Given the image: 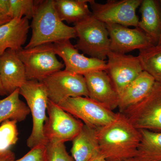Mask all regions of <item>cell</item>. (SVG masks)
I'll return each instance as SVG.
<instances>
[{"label": "cell", "mask_w": 161, "mask_h": 161, "mask_svg": "<svg viewBox=\"0 0 161 161\" xmlns=\"http://www.w3.org/2000/svg\"><path fill=\"white\" fill-rule=\"evenodd\" d=\"M99 152L108 161H126L135 158L140 142V131L120 113L115 120L97 129Z\"/></svg>", "instance_id": "1"}, {"label": "cell", "mask_w": 161, "mask_h": 161, "mask_svg": "<svg viewBox=\"0 0 161 161\" xmlns=\"http://www.w3.org/2000/svg\"><path fill=\"white\" fill-rule=\"evenodd\" d=\"M35 12L30 27L32 35L26 49L77 38L75 27L61 21L55 7L54 0L35 1Z\"/></svg>", "instance_id": "2"}, {"label": "cell", "mask_w": 161, "mask_h": 161, "mask_svg": "<svg viewBox=\"0 0 161 161\" xmlns=\"http://www.w3.org/2000/svg\"><path fill=\"white\" fill-rule=\"evenodd\" d=\"M19 94L26 100L32 117V129L26 142L27 147L31 149L39 145H46L43 128L47 118L49 99L44 84L37 80H27L20 88Z\"/></svg>", "instance_id": "3"}, {"label": "cell", "mask_w": 161, "mask_h": 161, "mask_svg": "<svg viewBox=\"0 0 161 161\" xmlns=\"http://www.w3.org/2000/svg\"><path fill=\"white\" fill-rule=\"evenodd\" d=\"M77 37L75 47L90 58L104 60L110 52L106 25L93 16L74 25Z\"/></svg>", "instance_id": "4"}, {"label": "cell", "mask_w": 161, "mask_h": 161, "mask_svg": "<svg viewBox=\"0 0 161 161\" xmlns=\"http://www.w3.org/2000/svg\"><path fill=\"white\" fill-rule=\"evenodd\" d=\"M26 71L27 80L43 81L49 75L61 70L64 64L58 60L53 43H46L16 51Z\"/></svg>", "instance_id": "5"}, {"label": "cell", "mask_w": 161, "mask_h": 161, "mask_svg": "<svg viewBox=\"0 0 161 161\" xmlns=\"http://www.w3.org/2000/svg\"><path fill=\"white\" fill-rule=\"evenodd\" d=\"M120 113L137 130L161 131V82L156 81L145 98Z\"/></svg>", "instance_id": "6"}, {"label": "cell", "mask_w": 161, "mask_h": 161, "mask_svg": "<svg viewBox=\"0 0 161 161\" xmlns=\"http://www.w3.org/2000/svg\"><path fill=\"white\" fill-rule=\"evenodd\" d=\"M142 0H108L104 4L89 0L92 15L107 24L138 27L139 18L136 10Z\"/></svg>", "instance_id": "7"}, {"label": "cell", "mask_w": 161, "mask_h": 161, "mask_svg": "<svg viewBox=\"0 0 161 161\" xmlns=\"http://www.w3.org/2000/svg\"><path fill=\"white\" fill-rule=\"evenodd\" d=\"M58 105L84 124L97 129L112 122L118 115L89 97L68 98Z\"/></svg>", "instance_id": "8"}, {"label": "cell", "mask_w": 161, "mask_h": 161, "mask_svg": "<svg viewBox=\"0 0 161 161\" xmlns=\"http://www.w3.org/2000/svg\"><path fill=\"white\" fill-rule=\"evenodd\" d=\"M47 119L43 133L47 142L64 143L73 141L80 132L84 124L49 100Z\"/></svg>", "instance_id": "9"}, {"label": "cell", "mask_w": 161, "mask_h": 161, "mask_svg": "<svg viewBox=\"0 0 161 161\" xmlns=\"http://www.w3.org/2000/svg\"><path fill=\"white\" fill-rule=\"evenodd\" d=\"M42 82L46 87L49 100L58 105L68 98L89 97L83 75L61 70L49 75Z\"/></svg>", "instance_id": "10"}, {"label": "cell", "mask_w": 161, "mask_h": 161, "mask_svg": "<svg viewBox=\"0 0 161 161\" xmlns=\"http://www.w3.org/2000/svg\"><path fill=\"white\" fill-rule=\"evenodd\" d=\"M107 58L105 71L119 97L127 86L144 71L143 68L138 56L110 51Z\"/></svg>", "instance_id": "11"}, {"label": "cell", "mask_w": 161, "mask_h": 161, "mask_svg": "<svg viewBox=\"0 0 161 161\" xmlns=\"http://www.w3.org/2000/svg\"><path fill=\"white\" fill-rule=\"evenodd\" d=\"M53 44L56 54L62 58L64 62L65 70L84 76L94 71L106 69V61L88 58L80 53L70 40L60 41Z\"/></svg>", "instance_id": "12"}, {"label": "cell", "mask_w": 161, "mask_h": 161, "mask_svg": "<svg viewBox=\"0 0 161 161\" xmlns=\"http://www.w3.org/2000/svg\"><path fill=\"white\" fill-rule=\"evenodd\" d=\"M110 40V51L126 54L153 45L151 40L137 27L131 29L119 24H107Z\"/></svg>", "instance_id": "13"}, {"label": "cell", "mask_w": 161, "mask_h": 161, "mask_svg": "<svg viewBox=\"0 0 161 161\" xmlns=\"http://www.w3.org/2000/svg\"><path fill=\"white\" fill-rule=\"evenodd\" d=\"M83 76L86 82L89 98L112 111L118 108L119 95L105 71H94Z\"/></svg>", "instance_id": "14"}, {"label": "cell", "mask_w": 161, "mask_h": 161, "mask_svg": "<svg viewBox=\"0 0 161 161\" xmlns=\"http://www.w3.org/2000/svg\"><path fill=\"white\" fill-rule=\"evenodd\" d=\"M0 78L9 95L27 80L24 64L16 51L7 49L0 56Z\"/></svg>", "instance_id": "15"}, {"label": "cell", "mask_w": 161, "mask_h": 161, "mask_svg": "<svg viewBox=\"0 0 161 161\" xmlns=\"http://www.w3.org/2000/svg\"><path fill=\"white\" fill-rule=\"evenodd\" d=\"M30 28L26 17L12 19L0 26V56L7 49L18 51L26 43Z\"/></svg>", "instance_id": "16"}, {"label": "cell", "mask_w": 161, "mask_h": 161, "mask_svg": "<svg viewBox=\"0 0 161 161\" xmlns=\"http://www.w3.org/2000/svg\"><path fill=\"white\" fill-rule=\"evenodd\" d=\"M155 82V79L150 74L145 71L142 72L119 96V113L142 100L150 93Z\"/></svg>", "instance_id": "17"}, {"label": "cell", "mask_w": 161, "mask_h": 161, "mask_svg": "<svg viewBox=\"0 0 161 161\" xmlns=\"http://www.w3.org/2000/svg\"><path fill=\"white\" fill-rule=\"evenodd\" d=\"M97 129L84 124L83 127L73 140L71 152L75 161H88L99 152Z\"/></svg>", "instance_id": "18"}, {"label": "cell", "mask_w": 161, "mask_h": 161, "mask_svg": "<svg viewBox=\"0 0 161 161\" xmlns=\"http://www.w3.org/2000/svg\"><path fill=\"white\" fill-rule=\"evenodd\" d=\"M140 12L141 19L137 28L143 32L153 45H157L161 34V12L158 3L154 0H142Z\"/></svg>", "instance_id": "19"}, {"label": "cell", "mask_w": 161, "mask_h": 161, "mask_svg": "<svg viewBox=\"0 0 161 161\" xmlns=\"http://www.w3.org/2000/svg\"><path fill=\"white\" fill-rule=\"evenodd\" d=\"M89 0H54L55 7L61 21L75 24L92 16Z\"/></svg>", "instance_id": "20"}, {"label": "cell", "mask_w": 161, "mask_h": 161, "mask_svg": "<svg viewBox=\"0 0 161 161\" xmlns=\"http://www.w3.org/2000/svg\"><path fill=\"white\" fill-rule=\"evenodd\" d=\"M19 89L0 100V124L7 120H25L31 113L27 105L19 98Z\"/></svg>", "instance_id": "21"}, {"label": "cell", "mask_w": 161, "mask_h": 161, "mask_svg": "<svg viewBox=\"0 0 161 161\" xmlns=\"http://www.w3.org/2000/svg\"><path fill=\"white\" fill-rule=\"evenodd\" d=\"M141 139L136 161H161V132L141 130Z\"/></svg>", "instance_id": "22"}, {"label": "cell", "mask_w": 161, "mask_h": 161, "mask_svg": "<svg viewBox=\"0 0 161 161\" xmlns=\"http://www.w3.org/2000/svg\"><path fill=\"white\" fill-rule=\"evenodd\" d=\"M144 71L156 81L161 82V45H156L141 50L138 56Z\"/></svg>", "instance_id": "23"}, {"label": "cell", "mask_w": 161, "mask_h": 161, "mask_svg": "<svg viewBox=\"0 0 161 161\" xmlns=\"http://www.w3.org/2000/svg\"><path fill=\"white\" fill-rule=\"evenodd\" d=\"M8 16L11 19L26 17L32 19L35 12V2L33 0H9Z\"/></svg>", "instance_id": "24"}, {"label": "cell", "mask_w": 161, "mask_h": 161, "mask_svg": "<svg viewBox=\"0 0 161 161\" xmlns=\"http://www.w3.org/2000/svg\"><path fill=\"white\" fill-rule=\"evenodd\" d=\"M17 122L7 120L0 126V150L9 149L18 140Z\"/></svg>", "instance_id": "25"}, {"label": "cell", "mask_w": 161, "mask_h": 161, "mask_svg": "<svg viewBox=\"0 0 161 161\" xmlns=\"http://www.w3.org/2000/svg\"><path fill=\"white\" fill-rule=\"evenodd\" d=\"M46 146L47 161H75L64 143L48 142Z\"/></svg>", "instance_id": "26"}, {"label": "cell", "mask_w": 161, "mask_h": 161, "mask_svg": "<svg viewBox=\"0 0 161 161\" xmlns=\"http://www.w3.org/2000/svg\"><path fill=\"white\" fill-rule=\"evenodd\" d=\"M14 161H47L46 145L33 147L23 157Z\"/></svg>", "instance_id": "27"}, {"label": "cell", "mask_w": 161, "mask_h": 161, "mask_svg": "<svg viewBox=\"0 0 161 161\" xmlns=\"http://www.w3.org/2000/svg\"><path fill=\"white\" fill-rule=\"evenodd\" d=\"M15 160V155L11 150H0V161H14Z\"/></svg>", "instance_id": "28"}, {"label": "cell", "mask_w": 161, "mask_h": 161, "mask_svg": "<svg viewBox=\"0 0 161 161\" xmlns=\"http://www.w3.org/2000/svg\"><path fill=\"white\" fill-rule=\"evenodd\" d=\"M9 9V0H0V13L8 16Z\"/></svg>", "instance_id": "29"}, {"label": "cell", "mask_w": 161, "mask_h": 161, "mask_svg": "<svg viewBox=\"0 0 161 161\" xmlns=\"http://www.w3.org/2000/svg\"><path fill=\"white\" fill-rule=\"evenodd\" d=\"M11 19V18L8 16L5 15L0 13V26H2L3 24L8 23Z\"/></svg>", "instance_id": "30"}, {"label": "cell", "mask_w": 161, "mask_h": 161, "mask_svg": "<svg viewBox=\"0 0 161 161\" xmlns=\"http://www.w3.org/2000/svg\"><path fill=\"white\" fill-rule=\"evenodd\" d=\"M5 95H8L6 93L5 90L4 89V87L2 84V80L0 78V96H5Z\"/></svg>", "instance_id": "31"}, {"label": "cell", "mask_w": 161, "mask_h": 161, "mask_svg": "<svg viewBox=\"0 0 161 161\" xmlns=\"http://www.w3.org/2000/svg\"><path fill=\"white\" fill-rule=\"evenodd\" d=\"M103 157L102 156L101 154H98V155L92 158L88 161H103Z\"/></svg>", "instance_id": "32"}, {"label": "cell", "mask_w": 161, "mask_h": 161, "mask_svg": "<svg viewBox=\"0 0 161 161\" xmlns=\"http://www.w3.org/2000/svg\"><path fill=\"white\" fill-rule=\"evenodd\" d=\"M159 3L160 4V6L161 7V1H159ZM157 44L158 45H161V34L160 35V36L159 39L158 43Z\"/></svg>", "instance_id": "33"}, {"label": "cell", "mask_w": 161, "mask_h": 161, "mask_svg": "<svg viewBox=\"0 0 161 161\" xmlns=\"http://www.w3.org/2000/svg\"><path fill=\"white\" fill-rule=\"evenodd\" d=\"M103 161H108L106 160L105 159H103ZM136 161L135 160V159L133 158V159H132L129 160H127V161Z\"/></svg>", "instance_id": "34"}, {"label": "cell", "mask_w": 161, "mask_h": 161, "mask_svg": "<svg viewBox=\"0 0 161 161\" xmlns=\"http://www.w3.org/2000/svg\"></svg>", "instance_id": "35"}]
</instances>
